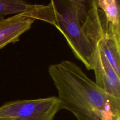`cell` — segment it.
Segmentation results:
<instances>
[{
	"label": "cell",
	"mask_w": 120,
	"mask_h": 120,
	"mask_svg": "<svg viewBox=\"0 0 120 120\" xmlns=\"http://www.w3.org/2000/svg\"><path fill=\"white\" fill-rule=\"evenodd\" d=\"M48 71L58 93L60 109L77 120H120V98L99 87L73 61L50 65Z\"/></svg>",
	"instance_id": "6da1fadb"
},
{
	"label": "cell",
	"mask_w": 120,
	"mask_h": 120,
	"mask_svg": "<svg viewBox=\"0 0 120 120\" xmlns=\"http://www.w3.org/2000/svg\"><path fill=\"white\" fill-rule=\"evenodd\" d=\"M89 0H52L47 5L32 4L27 16L49 23L65 37L75 56L93 70L94 51L83 30Z\"/></svg>",
	"instance_id": "7a4b0ae2"
},
{
	"label": "cell",
	"mask_w": 120,
	"mask_h": 120,
	"mask_svg": "<svg viewBox=\"0 0 120 120\" xmlns=\"http://www.w3.org/2000/svg\"><path fill=\"white\" fill-rule=\"evenodd\" d=\"M60 110L56 96L18 99L0 106V117L9 120H53Z\"/></svg>",
	"instance_id": "3957f363"
},
{
	"label": "cell",
	"mask_w": 120,
	"mask_h": 120,
	"mask_svg": "<svg viewBox=\"0 0 120 120\" xmlns=\"http://www.w3.org/2000/svg\"><path fill=\"white\" fill-rule=\"evenodd\" d=\"M92 46L94 51L93 70L95 75V83L109 94L120 98V77L99 45L94 43Z\"/></svg>",
	"instance_id": "277c9868"
},
{
	"label": "cell",
	"mask_w": 120,
	"mask_h": 120,
	"mask_svg": "<svg viewBox=\"0 0 120 120\" xmlns=\"http://www.w3.org/2000/svg\"><path fill=\"white\" fill-rule=\"evenodd\" d=\"M35 21L23 13L0 18V50L9 44L18 42L20 36L30 29Z\"/></svg>",
	"instance_id": "5b68a950"
},
{
	"label": "cell",
	"mask_w": 120,
	"mask_h": 120,
	"mask_svg": "<svg viewBox=\"0 0 120 120\" xmlns=\"http://www.w3.org/2000/svg\"><path fill=\"white\" fill-rule=\"evenodd\" d=\"M98 7L103 12L107 22L120 31V1L119 0H97Z\"/></svg>",
	"instance_id": "8992f818"
},
{
	"label": "cell",
	"mask_w": 120,
	"mask_h": 120,
	"mask_svg": "<svg viewBox=\"0 0 120 120\" xmlns=\"http://www.w3.org/2000/svg\"><path fill=\"white\" fill-rule=\"evenodd\" d=\"M32 5L22 0H0V18L7 15L27 11Z\"/></svg>",
	"instance_id": "52a82bcc"
},
{
	"label": "cell",
	"mask_w": 120,
	"mask_h": 120,
	"mask_svg": "<svg viewBox=\"0 0 120 120\" xmlns=\"http://www.w3.org/2000/svg\"><path fill=\"white\" fill-rule=\"evenodd\" d=\"M0 120H8V119H5V118H1V117H0Z\"/></svg>",
	"instance_id": "ba28073f"
}]
</instances>
